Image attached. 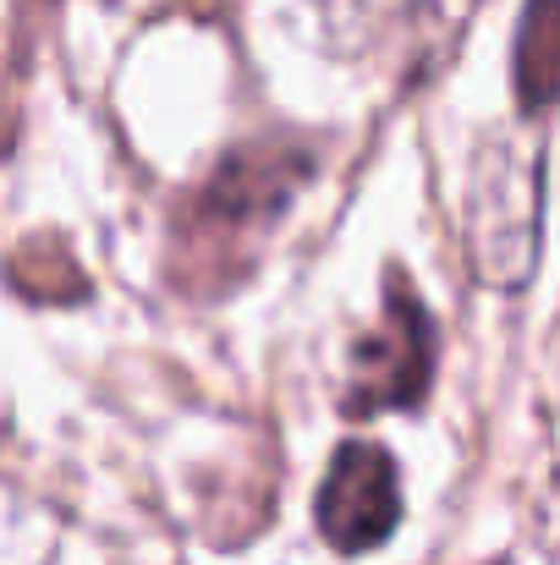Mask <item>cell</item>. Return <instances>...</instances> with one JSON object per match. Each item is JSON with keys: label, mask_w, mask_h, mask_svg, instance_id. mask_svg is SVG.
<instances>
[{"label": "cell", "mask_w": 560, "mask_h": 565, "mask_svg": "<svg viewBox=\"0 0 560 565\" xmlns=\"http://www.w3.org/2000/svg\"><path fill=\"white\" fill-rule=\"evenodd\" d=\"M314 154L286 143H236L182 203L177 214V275L192 291H220V275H242L253 264L258 236L286 214V203L308 182ZM171 275V280H177Z\"/></svg>", "instance_id": "6da1fadb"}, {"label": "cell", "mask_w": 560, "mask_h": 565, "mask_svg": "<svg viewBox=\"0 0 560 565\" xmlns=\"http://www.w3.org/2000/svg\"><path fill=\"white\" fill-rule=\"evenodd\" d=\"M434 384V319L412 280L401 269L384 275V313L358 335L352 374L341 390L347 417H379V412H412Z\"/></svg>", "instance_id": "7a4b0ae2"}, {"label": "cell", "mask_w": 560, "mask_h": 565, "mask_svg": "<svg viewBox=\"0 0 560 565\" xmlns=\"http://www.w3.org/2000/svg\"><path fill=\"white\" fill-rule=\"evenodd\" d=\"M319 539L336 555H369L379 550L395 522H401V478L384 445L373 439H347L330 456V472L319 483V505H314Z\"/></svg>", "instance_id": "3957f363"}, {"label": "cell", "mask_w": 560, "mask_h": 565, "mask_svg": "<svg viewBox=\"0 0 560 565\" xmlns=\"http://www.w3.org/2000/svg\"><path fill=\"white\" fill-rule=\"evenodd\" d=\"M539 253V160L495 149L473 188V264L495 286H522Z\"/></svg>", "instance_id": "277c9868"}, {"label": "cell", "mask_w": 560, "mask_h": 565, "mask_svg": "<svg viewBox=\"0 0 560 565\" xmlns=\"http://www.w3.org/2000/svg\"><path fill=\"white\" fill-rule=\"evenodd\" d=\"M517 99L522 110L560 105V0H528L517 28Z\"/></svg>", "instance_id": "5b68a950"}]
</instances>
